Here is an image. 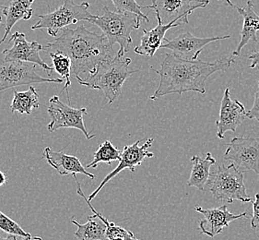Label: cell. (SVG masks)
Returning <instances> with one entry per match:
<instances>
[{"label": "cell", "instance_id": "cell-1", "mask_svg": "<svg viewBox=\"0 0 259 240\" xmlns=\"http://www.w3.org/2000/svg\"><path fill=\"white\" fill-rule=\"evenodd\" d=\"M234 62L233 58H223L215 62L185 60L174 54H167L160 69L151 68L161 77L158 88L150 97L157 100L167 94L182 95L187 92L206 94V82L212 74L226 71Z\"/></svg>", "mask_w": 259, "mask_h": 240}, {"label": "cell", "instance_id": "cell-2", "mask_svg": "<svg viewBox=\"0 0 259 240\" xmlns=\"http://www.w3.org/2000/svg\"><path fill=\"white\" fill-rule=\"evenodd\" d=\"M42 49L47 53H62L71 61V75L87 77L101 63L115 57L114 47H110L104 34L90 31L84 25L71 29L66 27L56 41Z\"/></svg>", "mask_w": 259, "mask_h": 240}, {"label": "cell", "instance_id": "cell-3", "mask_svg": "<svg viewBox=\"0 0 259 240\" xmlns=\"http://www.w3.org/2000/svg\"><path fill=\"white\" fill-rule=\"evenodd\" d=\"M130 58H118L115 55L111 60L101 63L94 72L87 77L76 78L80 85L103 91L108 103L112 104L122 94L123 85L126 78L138 72L135 69H130Z\"/></svg>", "mask_w": 259, "mask_h": 240}, {"label": "cell", "instance_id": "cell-4", "mask_svg": "<svg viewBox=\"0 0 259 240\" xmlns=\"http://www.w3.org/2000/svg\"><path fill=\"white\" fill-rule=\"evenodd\" d=\"M88 22L103 31L110 47H114V45L118 44L120 48L116 57L124 58L132 44L131 33L140 28L141 18L131 12H115L104 7L103 15H94Z\"/></svg>", "mask_w": 259, "mask_h": 240}, {"label": "cell", "instance_id": "cell-5", "mask_svg": "<svg viewBox=\"0 0 259 240\" xmlns=\"http://www.w3.org/2000/svg\"><path fill=\"white\" fill-rule=\"evenodd\" d=\"M207 184L217 202L225 201L233 204L235 201L242 203L253 201L246 193L244 173L233 164L228 167L221 165L215 172L210 173Z\"/></svg>", "mask_w": 259, "mask_h": 240}, {"label": "cell", "instance_id": "cell-6", "mask_svg": "<svg viewBox=\"0 0 259 240\" xmlns=\"http://www.w3.org/2000/svg\"><path fill=\"white\" fill-rule=\"evenodd\" d=\"M88 2L76 4L74 0H65L62 6L48 14H40L39 21L31 26V30L46 29L51 37H57L58 32L64 28L78 21H89L94 15L90 11Z\"/></svg>", "mask_w": 259, "mask_h": 240}, {"label": "cell", "instance_id": "cell-7", "mask_svg": "<svg viewBox=\"0 0 259 240\" xmlns=\"http://www.w3.org/2000/svg\"><path fill=\"white\" fill-rule=\"evenodd\" d=\"M35 64L0 58V92L21 85L54 83L62 84L64 78H44L37 73Z\"/></svg>", "mask_w": 259, "mask_h": 240}, {"label": "cell", "instance_id": "cell-8", "mask_svg": "<svg viewBox=\"0 0 259 240\" xmlns=\"http://www.w3.org/2000/svg\"><path fill=\"white\" fill-rule=\"evenodd\" d=\"M48 115L51 117V122L47 125V131L55 132L59 129H76L81 131L87 140L94 139L95 135L91 134L86 130L84 124V115H87V108H73L69 105L64 104L58 96H53L49 100Z\"/></svg>", "mask_w": 259, "mask_h": 240}, {"label": "cell", "instance_id": "cell-9", "mask_svg": "<svg viewBox=\"0 0 259 240\" xmlns=\"http://www.w3.org/2000/svg\"><path fill=\"white\" fill-rule=\"evenodd\" d=\"M224 159L232 161L238 169L254 171L259 176V138L235 137L227 144Z\"/></svg>", "mask_w": 259, "mask_h": 240}, {"label": "cell", "instance_id": "cell-10", "mask_svg": "<svg viewBox=\"0 0 259 240\" xmlns=\"http://www.w3.org/2000/svg\"><path fill=\"white\" fill-rule=\"evenodd\" d=\"M208 3L209 0H152L148 9L155 11L157 20L162 24L172 21L188 24V16L197 9H205Z\"/></svg>", "mask_w": 259, "mask_h": 240}, {"label": "cell", "instance_id": "cell-11", "mask_svg": "<svg viewBox=\"0 0 259 240\" xmlns=\"http://www.w3.org/2000/svg\"><path fill=\"white\" fill-rule=\"evenodd\" d=\"M153 141H154L153 139H149L141 146H140V141H137L131 145L124 146V150L121 152V158H120L118 166L114 171H112L104 178V180L99 185L98 188L89 196V201L92 202L97 196V194L102 190V188H104L110 180L115 178L121 171L127 168L131 172L134 173L136 171V168L140 166L146 158H152L154 156L153 152L149 151V148L152 145Z\"/></svg>", "mask_w": 259, "mask_h": 240}, {"label": "cell", "instance_id": "cell-12", "mask_svg": "<svg viewBox=\"0 0 259 240\" xmlns=\"http://www.w3.org/2000/svg\"><path fill=\"white\" fill-rule=\"evenodd\" d=\"M230 37V35H224L200 38L194 36L189 31H187L171 40L164 38V44H161V48L169 49L172 52L171 54L182 59L197 60L200 53L202 52L203 48L207 45L215 41L229 39Z\"/></svg>", "mask_w": 259, "mask_h": 240}, {"label": "cell", "instance_id": "cell-13", "mask_svg": "<svg viewBox=\"0 0 259 240\" xmlns=\"http://www.w3.org/2000/svg\"><path fill=\"white\" fill-rule=\"evenodd\" d=\"M11 42H13L12 47L3 51V54L5 55L4 60H17L23 62L33 63L47 70V72H49V76L52 75L54 68L51 66H48L47 63L44 62L40 56V52L42 50V46L41 44L35 41L28 42L26 35L19 31H16L14 34H12L10 40V43Z\"/></svg>", "mask_w": 259, "mask_h": 240}, {"label": "cell", "instance_id": "cell-14", "mask_svg": "<svg viewBox=\"0 0 259 240\" xmlns=\"http://www.w3.org/2000/svg\"><path fill=\"white\" fill-rule=\"evenodd\" d=\"M246 118L244 105L238 100H232L230 89L225 90L221 104L219 119L216 121L218 138L223 139L227 131L235 132L236 129Z\"/></svg>", "mask_w": 259, "mask_h": 240}, {"label": "cell", "instance_id": "cell-15", "mask_svg": "<svg viewBox=\"0 0 259 240\" xmlns=\"http://www.w3.org/2000/svg\"><path fill=\"white\" fill-rule=\"evenodd\" d=\"M195 211L203 214L204 216V218L198 223V227L201 234L208 235L210 237H214L215 235L221 234L223 229L228 227L229 225L234 220L247 217L246 212L241 214H232L227 209V205H223L222 207L213 209H203L200 206H196Z\"/></svg>", "mask_w": 259, "mask_h": 240}, {"label": "cell", "instance_id": "cell-16", "mask_svg": "<svg viewBox=\"0 0 259 240\" xmlns=\"http://www.w3.org/2000/svg\"><path fill=\"white\" fill-rule=\"evenodd\" d=\"M73 178L77 183V192L79 196H81L85 199L90 209L92 210V212L94 213V214L88 216V221L86 222V224H83V225L78 224L76 220H71L73 225H75L78 227V229L75 232V236L78 240H107L106 239V225H105V223L99 216L98 212L94 209V206L92 205L88 198H86V196L83 193L77 176H75Z\"/></svg>", "mask_w": 259, "mask_h": 240}, {"label": "cell", "instance_id": "cell-17", "mask_svg": "<svg viewBox=\"0 0 259 240\" xmlns=\"http://www.w3.org/2000/svg\"><path fill=\"white\" fill-rule=\"evenodd\" d=\"M42 158L61 176L72 175V177H75L77 174H83L92 179L96 178L95 175L86 170V167H83L78 157L66 154L63 152V150L55 151L47 147L42 153Z\"/></svg>", "mask_w": 259, "mask_h": 240}, {"label": "cell", "instance_id": "cell-18", "mask_svg": "<svg viewBox=\"0 0 259 240\" xmlns=\"http://www.w3.org/2000/svg\"><path fill=\"white\" fill-rule=\"evenodd\" d=\"M182 24L181 21H172L169 24H162L158 21V25L152 30H143V35L140 39V45L135 47L134 52L140 56H147L152 58L157 50L161 48L166 32L171 28L178 27Z\"/></svg>", "mask_w": 259, "mask_h": 240}, {"label": "cell", "instance_id": "cell-19", "mask_svg": "<svg viewBox=\"0 0 259 240\" xmlns=\"http://www.w3.org/2000/svg\"><path fill=\"white\" fill-rule=\"evenodd\" d=\"M239 14L244 18V25L241 31V40L236 49L233 52V57H239L244 48L250 41L257 43L256 32L259 31V15L254 11V4L248 0L246 7H236Z\"/></svg>", "mask_w": 259, "mask_h": 240}, {"label": "cell", "instance_id": "cell-20", "mask_svg": "<svg viewBox=\"0 0 259 240\" xmlns=\"http://www.w3.org/2000/svg\"><path fill=\"white\" fill-rule=\"evenodd\" d=\"M35 0H12L10 5L4 7L3 15L6 17L5 33L0 40V46L5 42L16 23L21 20L29 21L33 15L31 5Z\"/></svg>", "mask_w": 259, "mask_h": 240}, {"label": "cell", "instance_id": "cell-21", "mask_svg": "<svg viewBox=\"0 0 259 240\" xmlns=\"http://www.w3.org/2000/svg\"><path fill=\"white\" fill-rule=\"evenodd\" d=\"M191 175L189 180L187 181L188 186L195 187L197 189L204 191L205 185L210 176V167L215 165L216 159L212 156L210 152H207L205 158L194 155L192 156Z\"/></svg>", "mask_w": 259, "mask_h": 240}, {"label": "cell", "instance_id": "cell-22", "mask_svg": "<svg viewBox=\"0 0 259 240\" xmlns=\"http://www.w3.org/2000/svg\"><path fill=\"white\" fill-rule=\"evenodd\" d=\"M14 97L11 102V109L13 113L31 115L32 110L40 106L39 94L33 86H30L25 92L13 90Z\"/></svg>", "mask_w": 259, "mask_h": 240}, {"label": "cell", "instance_id": "cell-23", "mask_svg": "<svg viewBox=\"0 0 259 240\" xmlns=\"http://www.w3.org/2000/svg\"><path fill=\"white\" fill-rule=\"evenodd\" d=\"M121 151L113 145L110 141H105L99 146L98 150L94 153L93 162L87 165V168H97L99 164L105 163L111 165L114 161H119Z\"/></svg>", "mask_w": 259, "mask_h": 240}, {"label": "cell", "instance_id": "cell-24", "mask_svg": "<svg viewBox=\"0 0 259 240\" xmlns=\"http://www.w3.org/2000/svg\"><path fill=\"white\" fill-rule=\"evenodd\" d=\"M49 56L51 57L53 62V68L59 74L62 78L66 79V84L64 86V89L67 92V97H68V102H70L69 99V92L68 88L71 86V82H70V76H71V61L68 57L64 55L62 53H52L49 52Z\"/></svg>", "mask_w": 259, "mask_h": 240}, {"label": "cell", "instance_id": "cell-25", "mask_svg": "<svg viewBox=\"0 0 259 240\" xmlns=\"http://www.w3.org/2000/svg\"><path fill=\"white\" fill-rule=\"evenodd\" d=\"M98 214L106 225V239L111 240L116 238V237H120L124 240H140L138 239L131 231L124 229L123 227L115 225L114 223L109 222L103 214H100V213H98Z\"/></svg>", "mask_w": 259, "mask_h": 240}, {"label": "cell", "instance_id": "cell-26", "mask_svg": "<svg viewBox=\"0 0 259 240\" xmlns=\"http://www.w3.org/2000/svg\"><path fill=\"white\" fill-rule=\"evenodd\" d=\"M116 11L118 12H131L140 16L142 20L149 22V17L145 15L142 10L148 9L147 7H142L137 3V0H112Z\"/></svg>", "mask_w": 259, "mask_h": 240}, {"label": "cell", "instance_id": "cell-27", "mask_svg": "<svg viewBox=\"0 0 259 240\" xmlns=\"http://www.w3.org/2000/svg\"><path fill=\"white\" fill-rule=\"evenodd\" d=\"M0 229L9 235L22 236V237H31V235L21 228L15 221L11 219L9 216L3 214L0 211Z\"/></svg>", "mask_w": 259, "mask_h": 240}, {"label": "cell", "instance_id": "cell-28", "mask_svg": "<svg viewBox=\"0 0 259 240\" xmlns=\"http://www.w3.org/2000/svg\"><path fill=\"white\" fill-rule=\"evenodd\" d=\"M253 204V216L251 219V226L253 229L259 228V193L255 194V199L251 202Z\"/></svg>", "mask_w": 259, "mask_h": 240}, {"label": "cell", "instance_id": "cell-29", "mask_svg": "<svg viewBox=\"0 0 259 240\" xmlns=\"http://www.w3.org/2000/svg\"><path fill=\"white\" fill-rule=\"evenodd\" d=\"M246 116L249 119H255L259 122V81L258 88L254 94V105L248 112H246Z\"/></svg>", "mask_w": 259, "mask_h": 240}, {"label": "cell", "instance_id": "cell-30", "mask_svg": "<svg viewBox=\"0 0 259 240\" xmlns=\"http://www.w3.org/2000/svg\"><path fill=\"white\" fill-rule=\"evenodd\" d=\"M248 58L250 60H252V63L250 65V68H256L259 65V50L256 51V52H254V54H252L251 56H249Z\"/></svg>", "mask_w": 259, "mask_h": 240}, {"label": "cell", "instance_id": "cell-31", "mask_svg": "<svg viewBox=\"0 0 259 240\" xmlns=\"http://www.w3.org/2000/svg\"><path fill=\"white\" fill-rule=\"evenodd\" d=\"M7 182V178H6L5 174L0 171V187L4 186Z\"/></svg>", "mask_w": 259, "mask_h": 240}, {"label": "cell", "instance_id": "cell-32", "mask_svg": "<svg viewBox=\"0 0 259 240\" xmlns=\"http://www.w3.org/2000/svg\"><path fill=\"white\" fill-rule=\"evenodd\" d=\"M0 240H17V236L13 235H10L8 237H2V236H0Z\"/></svg>", "mask_w": 259, "mask_h": 240}, {"label": "cell", "instance_id": "cell-33", "mask_svg": "<svg viewBox=\"0 0 259 240\" xmlns=\"http://www.w3.org/2000/svg\"><path fill=\"white\" fill-rule=\"evenodd\" d=\"M218 1H222L223 4L229 6V7H233V4L231 2V0H218Z\"/></svg>", "mask_w": 259, "mask_h": 240}, {"label": "cell", "instance_id": "cell-34", "mask_svg": "<svg viewBox=\"0 0 259 240\" xmlns=\"http://www.w3.org/2000/svg\"><path fill=\"white\" fill-rule=\"evenodd\" d=\"M23 240H42L41 239V237H39V236H34V237H32V236H31V237H26L25 239Z\"/></svg>", "mask_w": 259, "mask_h": 240}, {"label": "cell", "instance_id": "cell-35", "mask_svg": "<svg viewBox=\"0 0 259 240\" xmlns=\"http://www.w3.org/2000/svg\"><path fill=\"white\" fill-rule=\"evenodd\" d=\"M111 240H124V239H123V238H120V237H116V238H114V239H111Z\"/></svg>", "mask_w": 259, "mask_h": 240}, {"label": "cell", "instance_id": "cell-36", "mask_svg": "<svg viewBox=\"0 0 259 240\" xmlns=\"http://www.w3.org/2000/svg\"><path fill=\"white\" fill-rule=\"evenodd\" d=\"M1 22H2V17H0V26H1Z\"/></svg>", "mask_w": 259, "mask_h": 240}, {"label": "cell", "instance_id": "cell-37", "mask_svg": "<svg viewBox=\"0 0 259 240\" xmlns=\"http://www.w3.org/2000/svg\"><path fill=\"white\" fill-rule=\"evenodd\" d=\"M1 9H2V10H3V9H4V6L0 5V10H1Z\"/></svg>", "mask_w": 259, "mask_h": 240}]
</instances>
